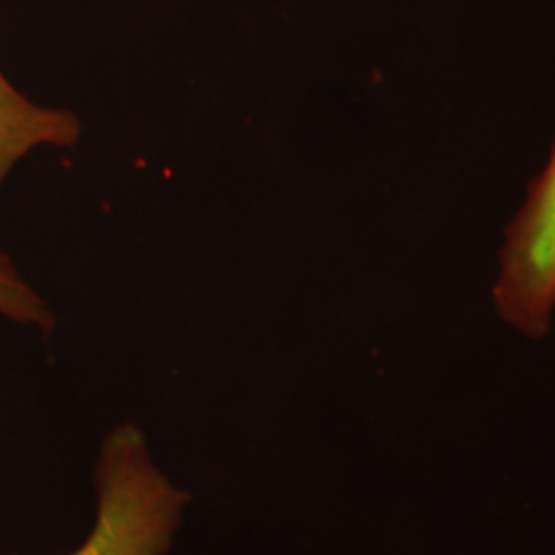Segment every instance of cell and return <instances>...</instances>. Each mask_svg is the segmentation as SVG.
Instances as JSON below:
<instances>
[{"instance_id":"cell-1","label":"cell","mask_w":555,"mask_h":555,"mask_svg":"<svg viewBox=\"0 0 555 555\" xmlns=\"http://www.w3.org/2000/svg\"><path fill=\"white\" fill-rule=\"evenodd\" d=\"M93 490V527L64 555H167L192 504L134 422L116 424L101 440Z\"/></svg>"},{"instance_id":"cell-2","label":"cell","mask_w":555,"mask_h":555,"mask_svg":"<svg viewBox=\"0 0 555 555\" xmlns=\"http://www.w3.org/2000/svg\"><path fill=\"white\" fill-rule=\"evenodd\" d=\"M498 315L525 336L543 337L555 311V140L547 165L506 229L494 286Z\"/></svg>"},{"instance_id":"cell-3","label":"cell","mask_w":555,"mask_h":555,"mask_svg":"<svg viewBox=\"0 0 555 555\" xmlns=\"http://www.w3.org/2000/svg\"><path fill=\"white\" fill-rule=\"evenodd\" d=\"M82 121L73 109L29 100L0 70V194L21 160L38 149H73Z\"/></svg>"},{"instance_id":"cell-4","label":"cell","mask_w":555,"mask_h":555,"mask_svg":"<svg viewBox=\"0 0 555 555\" xmlns=\"http://www.w3.org/2000/svg\"><path fill=\"white\" fill-rule=\"evenodd\" d=\"M0 318L38 332H52L56 327L50 302L21 274L7 254H0Z\"/></svg>"}]
</instances>
